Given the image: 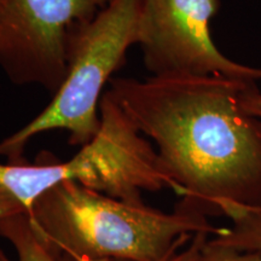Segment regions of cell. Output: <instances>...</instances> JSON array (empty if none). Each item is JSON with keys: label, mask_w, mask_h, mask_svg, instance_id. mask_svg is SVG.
I'll return each mask as SVG.
<instances>
[{"label": "cell", "mask_w": 261, "mask_h": 261, "mask_svg": "<svg viewBox=\"0 0 261 261\" xmlns=\"http://www.w3.org/2000/svg\"><path fill=\"white\" fill-rule=\"evenodd\" d=\"M142 0H112L79 32L73 42L67 76L50 104L31 122L0 142L8 162L24 161L33 137L52 129L69 133V144L85 146L100 128L99 103L113 74L138 44Z\"/></svg>", "instance_id": "277c9868"}, {"label": "cell", "mask_w": 261, "mask_h": 261, "mask_svg": "<svg viewBox=\"0 0 261 261\" xmlns=\"http://www.w3.org/2000/svg\"><path fill=\"white\" fill-rule=\"evenodd\" d=\"M223 215L230 218V227H220L211 238L214 243L237 250H261V210L226 204Z\"/></svg>", "instance_id": "ba28073f"}, {"label": "cell", "mask_w": 261, "mask_h": 261, "mask_svg": "<svg viewBox=\"0 0 261 261\" xmlns=\"http://www.w3.org/2000/svg\"><path fill=\"white\" fill-rule=\"evenodd\" d=\"M112 0H0V68L15 85L55 94L79 32Z\"/></svg>", "instance_id": "5b68a950"}, {"label": "cell", "mask_w": 261, "mask_h": 261, "mask_svg": "<svg viewBox=\"0 0 261 261\" xmlns=\"http://www.w3.org/2000/svg\"><path fill=\"white\" fill-rule=\"evenodd\" d=\"M248 83L217 75L114 77L107 90L143 135L182 200L220 217L237 204L261 210V117L241 107Z\"/></svg>", "instance_id": "6da1fadb"}, {"label": "cell", "mask_w": 261, "mask_h": 261, "mask_svg": "<svg viewBox=\"0 0 261 261\" xmlns=\"http://www.w3.org/2000/svg\"><path fill=\"white\" fill-rule=\"evenodd\" d=\"M37 232L70 261H163L196 233H218L207 217L129 203L76 181L41 195L28 212Z\"/></svg>", "instance_id": "7a4b0ae2"}, {"label": "cell", "mask_w": 261, "mask_h": 261, "mask_svg": "<svg viewBox=\"0 0 261 261\" xmlns=\"http://www.w3.org/2000/svg\"><path fill=\"white\" fill-rule=\"evenodd\" d=\"M241 107L250 115L261 117V91L257 83H248L241 92Z\"/></svg>", "instance_id": "30bf717a"}, {"label": "cell", "mask_w": 261, "mask_h": 261, "mask_svg": "<svg viewBox=\"0 0 261 261\" xmlns=\"http://www.w3.org/2000/svg\"><path fill=\"white\" fill-rule=\"evenodd\" d=\"M220 0H142L138 44L154 77L217 75L261 81V68L225 56L212 38Z\"/></svg>", "instance_id": "8992f818"}, {"label": "cell", "mask_w": 261, "mask_h": 261, "mask_svg": "<svg viewBox=\"0 0 261 261\" xmlns=\"http://www.w3.org/2000/svg\"><path fill=\"white\" fill-rule=\"evenodd\" d=\"M0 236L14 246L17 254L16 261H70L37 232L28 213L15 214L0 220ZM0 261L12 260L0 249Z\"/></svg>", "instance_id": "52a82bcc"}, {"label": "cell", "mask_w": 261, "mask_h": 261, "mask_svg": "<svg viewBox=\"0 0 261 261\" xmlns=\"http://www.w3.org/2000/svg\"><path fill=\"white\" fill-rule=\"evenodd\" d=\"M19 213H27V210L14 195L0 185V220Z\"/></svg>", "instance_id": "8fae6325"}, {"label": "cell", "mask_w": 261, "mask_h": 261, "mask_svg": "<svg viewBox=\"0 0 261 261\" xmlns=\"http://www.w3.org/2000/svg\"><path fill=\"white\" fill-rule=\"evenodd\" d=\"M211 234L204 233V232H200L196 233L194 237H192V242L190 244V247L188 249L182 250V252H178L174 255H172L168 259L163 260V261H196L198 256V253H200V249L202 247V244Z\"/></svg>", "instance_id": "7c38bea8"}, {"label": "cell", "mask_w": 261, "mask_h": 261, "mask_svg": "<svg viewBox=\"0 0 261 261\" xmlns=\"http://www.w3.org/2000/svg\"><path fill=\"white\" fill-rule=\"evenodd\" d=\"M99 113L97 136L69 161H52L48 152H42L35 163H0V185L23 204L27 213L41 195L65 181H76L129 203H144V191H174L156 150L108 91Z\"/></svg>", "instance_id": "3957f363"}, {"label": "cell", "mask_w": 261, "mask_h": 261, "mask_svg": "<svg viewBox=\"0 0 261 261\" xmlns=\"http://www.w3.org/2000/svg\"><path fill=\"white\" fill-rule=\"evenodd\" d=\"M196 261H261V250H237L219 246L207 238Z\"/></svg>", "instance_id": "9c48e42d"}]
</instances>
